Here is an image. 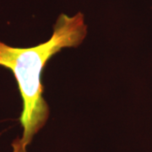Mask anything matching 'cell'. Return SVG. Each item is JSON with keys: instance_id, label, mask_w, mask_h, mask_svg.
Listing matches in <instances>:
<instances>
[{"instance_id": "6da1fadb", "label": "cell", "mask_w": 152, "mask_h": 152, "mask_svg": "<svg viewBox=\"0 0 152 152\" xmlns=\"http://www.w3.org/2000/svg\"><path fill=\"white\" fill-rule=\"evenodd\" d=\"M87 35L84 15L61 14L47 42L27 48H14L0 42V66L11 70L16 80L23 102L20 122V138L12 143L13 152H27L34 136L46 124L49 107L43 98L42 73L49 59L63 48H75Z\"/></svg>"}]
</instances>
